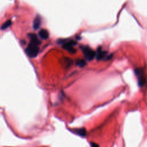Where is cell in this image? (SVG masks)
Listing matches in <instances>:
<instances>
[{"label":"cell","mask_w":147,"mask_h":147,"mask_svg":"<svg viewBox=\"0 0 147 147\" xmlns=\"http://www.w3.org/2000/svg\"><path fill=\"white\" fill-rule=\"evenodd\" d=\"M135 75L137 78L138 84L140 87H143L147 84V75L144 69L137 68L134 70Z\"/></svg>","instance_id":"cell-1"},{"label":"cell","mask_w":147,"mask_h":147,"mask_svg":"<svg viewBox=\"0 0 147 147\" xmlns=\"http://www.w3.org/2000/svg\"><path fill=\"white\" fill-rule=\"evenodd\" d=\"M26 53L30 58H35L39 52V48L37 45L31 43L25 49Z\"/></svg>","instance_id":"cell-2"},{"label":"cell","mask_w":147,"mask_h":147,"mask_svg":"<svg viewBox=\"0 0 147 147\" xmlns=\"http://www.w3.org/2000/svg\"><path fill=\"white\" fill-rule=\"evenodd\" d=\"M81 48L86 59L88 60H92L96 56V52L87 46H82L81 47Z\"/></svg>","instance_id":"cell-3"},{"label":"cell","mask_w":147,"mask_h":147,"mask_svg":"<svg viewBox=\"0 0 147 147\" xmlns=\"http://www.w3.org/2000/svg\"><path fill=\"white\" fill-rule=\"evenodd\" d=\"M76 43L74 41H70L68 42H65L63 45V48L69 52L71 53H74L76 52L75 49H74V46H75Z\"/></svg>","instance_id":"cell-4"},{"label":"cell","mask_w":147,"mask_h":147,"mask_svg":"<svg viewBox=\"0 0 147 147\" xmlns=\"http://www.w3.org/2000/svg\"><path fill=\"white\" fill-rule=\"evenodd\" d=\"M29 37L31 39V43L39 46L40 44V41L35 34L30 33L29 34Z\"/></svg>","instance_id":"cell-5"},{"label":"cell","mask_w":147,"mask_h":147,"mask_svg":"<svg viewBox=\"0 0 147 147\" xmlns=\"http://www.w3.org/2000/svg\"><path fill=\"white\" fill-rule=\"evenodd\" d=\"M39 36L42 39L46 40L49 37V33L46 29H41L39 33Z\"/></svg>","instance_id":"cell-6"},{"label":"cell","mask_w":147,"mask_h":147,"mask_svg":"<svg viewBox=\"0 0 147 147\" xmlns=\"http://www.w3.org/2000/svg\"><path fill=\"white\" fill-rule=\"evenodd\" d=\"M40 24H41L40 18L39 17H37L34 20L33 25V28L34 29H37L39 28L40 25Z\"/></svg>","instance_id":"cell-7"},{"label":"cell","mask_w":147,"mask_h":147,"mask_svg":"<svg viewBox=\"0 0 147 147\" xmlns=\"http://www.w3.org/2000/svg\"><path fill=\"white\" fill-rule=\"evenodd\" d=\"M106 56V52H105L104 51H99L97 53V59L98 60H101L104 59Z\"/></svg>","instance_id":"cell-8"},{"label":"cell","mask_w":147,"mask_h":147,"mask_svg":"<svg viewBox=\"0 0 147 147\" xmlns=\"http://www.w3.org/2000/svg\"><path fill=\"white\" fill-rule=\"evenodd\" d=\"M75 132L81 136H85L86 134V131L85 129L83 128L78 129V130L76 131Z\"/></svg>","instance_id":"cell-9"},{"label":"cell","mask_w":147,"mask_h":147,"mask_svg":"<svg viewBox=\"0 0 147 147\" xmlns=\"http://www.w3.org/2000/svg\"><path fill=\"white\" fill-rule=\"evenodd\" d=\"M12 24V21L10 20H8L6 21V22H4L2 25L1 26V29H5L6 28H8V27H9L10 25Z\"/></svg>","instance_id":"cell-10"},{"label":"cell","mask_w":147,"mask_h":147,"mask_svg":"<svg viewBox=\"0 0 147 147\" xmlns=\"http://www.w3.org/2000/svg\"><path fill=\"white\" fill-rule=\"evenodd\" d=\"M77 65H79V67H83L86 65V62L83 59H79L77 60Z\"/></svg>","instance_id":"cell-11"},{"label":"cell","mask_w":147,"mask_h":147,"mask_svg":"<svg viewBox=\"0 0 147 147\" xmlns=\"http://www.w3.org/2000/svg\"><path fill=\"white\" fill-rule=\"evenodd\" d=\"M91 147H98V146L97 144H94V143H92V144H91Z\"/></svg>","instance_id":"cell-12"}]
</instances>
